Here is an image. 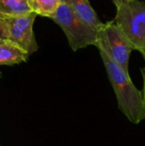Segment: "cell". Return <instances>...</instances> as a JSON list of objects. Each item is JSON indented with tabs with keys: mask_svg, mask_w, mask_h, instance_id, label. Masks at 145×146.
<instances>
[{
	"mask_svg": "<svg viewBox=\"0 0 145 146\" xmlns=\"http://www.w3.org/2000/svg\"><path fill=\"white\" fill-rule=\"evenodd\" d=\"M50 19L62 29L73 51L89 45H96L97 33L81 21L65 3H61Z\"/></svg>",
	"mask_w": 145,
	"mask_h": 146,
	"instance_id": "obj_3",
	"label": "cell"
},
{
	"mask_svg": "<svg viewBox=\"0 0 145 146\" xmlns=\"http://www.w3.org/2000/svg\"><path fill=\"white\" fill-rule=\"evenodd\" d=\"M29 55L15 44L5 39L0 44V66H12L25 62L28 60Z\"/></svg>",
	"mask_w": 145,
	"mask_h": 146,
	"instance_id": "obj_7",
	"label": "cell"
},
{
	"mask_svg": "<svg viewBox=\"0 0 145 146\" xmlns=\"http://www.w3.org/2000/svg\"><path fill=\"white\" fill-rule=\"evenodd\" d=\"M142 74H143V77H144V88L141 91L142 93V97H143V100H144V104L145 108V68L142 69Z\"/></svg>",
	"mask_w": 145,
	"mask_h": 146,
	"instance_id": "obj_11",
	"label": "cell"
},
{
	"mask_svg": "<svg viewBox=\"0 0 145 146\" xmlns=\"http://www.w3.org/2000/svg\"><path fill=\"white\" fill-rule=\"evenodd\" d=\"M145 59V3L127 0L117 8L113 21Z\"/></svg>",
	"mask_w": 145,
	"mask_h": 146,
	"instance_id": "obj_2",
	"label": "cell"
},
{
	"mask_svg": "<svg viewBox=\"0 0 145 146\" xmlns=\"http://www.w3.org/2000/svg\"><path fill=\"white\" fill-rule=\"evenodd\" d=\"M61 2L68 5L72 11L91 28L97 33L100 30L103 23L99 20L89 0H61Z\"/></svg>",
	"mask_w": 145,
	"mask_h": 146,
	"instance_id": "obj_6",
	"label": "cell"
},
{
	"mask_svg": "<svg viewBox=\"0 0 145 146\" xmlns=\"http://www.w3.org/2000/svg\"><path fill=\"white\" fill-rule=\"evenodd\" d=\"M1 78H2V73L0 72V79H1Z\"/></svg>",
	"mask_w": 145,
	"mask_h": 146,
	"instance_id": "obj_14",
	"label": "cell"
},
{
	"mask_svg": "<svg viewBox=\"0 0 145 146\" xmlns=\"http://www.w3.org/2000/svg\"><path fill=\"white\" fill-rule=\"evenodd\" d=\"M4 40H5V39H0V44H2Z\"/></svg>",
	"mask_w": 145,
	"mask_h": 146,
	"instance_id": "obj_13",
	"label": "cell"
},
{
	"mask_svg": "<svg viewBox=\"0 0 145 146\" xmlns=\"http://www.w3.org/2000/svg\"><path fill=\"white\" fill-rule=\"evenodd\" d=\"M98 50L115 93L119 109L132 123L138 124L145 119V108L141 91L134 86L129 73H126L104 51Z\"/></svg>",
	"mask_w": 145,
	"mask_h": 146,
	"instance_id": "obj_1",
	"label": "cell"
},
{
	"mask_svg": "<svg viewBox=\"0 0 145 146\" xmlns=\"http://www.w3.org/2000/svg\"><path fill=\"white\" fill-rule=\"evenodd\" d=\"M0 146H1V145H0Z\"/></svg>",
	"mask_w": 145,
	"mask_h": 146,
	"instance_id": "obj_15",
	"label": "cell"
},
{
	"mask_svg": "<svg viewBox=\"0 0 145 146\" xmlns=\"http://www.w3.org/2000/svg\"><path fill=\"white\" fill-rule=\"evenodd\" d=\"M32 12L26 0H0V18L21 15Z\"/></svg>",
	"mask_w": 145,
	"mask_h": 146,
	"instance_id": "obj_8",
	"label": "cell"
},
{
	"mask_svg": "<svg viewBox=\"0 0 145 146\" xmlns=\"http://www.w3.org/2000/svg\"><path fill=\"white\" fill-rule=\"evenodd\" d=\"M36 16V13L30 12L21 15L3 18L8 33L7 40L17 45L29 56L36 52L38 49L32 30Z\"/></svg>",
	"mask_w": 145,
	"mask_h": 146,
	"instance_id": "obj_5",
	"label": "cell"
},
{
	"mask_svg": "<svg viewBox=\"0 0 145 146\" xmlns=\"http://www.w3.org/2000/svg\"><path fill=\"white\" fill-rule=\"evenodd\" d=\"M95 46L104 51L114 62L128 73L130 56L135 49L121 29L113 21L103 24L97 32V41Z\"/></svg>",
	"mask_w": 145,
	"mask_h": 146,
	"instance_id": "obj_4",
	"label": "cell"
},
{
	"mask_svg": "<svg viewBox=\"0 0 145 146\" xmlns=\"http://www.w3.org/2000/svg\"><path fill=\"white\" fill-rule=\"evenodd\" d=\"M7 38H8V33H7L5 22L3 18H0V39H7Z\"/></svg>",
	"mask_w": 145,
	"mask_h": 146,
	"instance_id": "obj_10",
	"label": "cell"
},
{
	"mask_svg": "<svg viewBox=\"0 0 145 146\" xmlns=\"http://www.w3.org/2000/svg\"><path fill=\"white\" fill-rule=\"evenodd\" d=\"M27 5L32 10L41 16L51 18L61 4V0H26Z\"/></svg>",
	"mask_w": 145,
	"mask_h": 146,
	"instance_id": "obj_9",
	"label": "cell"
},
{
	"mask_svg": "<svg viewBox=\"0 0 145 146\" xmlns=\"http://www.w3.org/2000/svg\"><path fill=\"white\" fill-rule=\"evenodd\" d=\"M113 2H114V3L115 4V6H116V8H118L119 6H121L122 3H126L127 0H112Z\"/></svg>",
	"mask_w": 145,
	"mask_h": 146,
	"instance_id": "obj_12",
	"label": "cell"
}]
</instances>
